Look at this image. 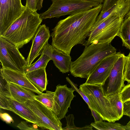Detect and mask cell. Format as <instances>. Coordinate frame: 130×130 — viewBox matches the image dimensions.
<instances>
[{"instance_id": "obj_15", "label": "cell", "mask_w": 130, "mask_h": 130, "mask_svg": "<svg viewBox=\"0 0 130 130\" xmlns=\"http://www.w3.org/2000/svg\"><path fill=\"white\" fill-rule=\"evenodd\" d=\"M0 74L7 82L17 84L38 94L43 93L31 83L25 73L2 68L0 69Z\"/></svg>"}, {"instance_id": "obj_24", "label": "cell", "mask_w": 130, "mask_h": 130, "mask_svg": "<svg viewBox=\"0 0 130 130\" xmlns=\"http://www.w3.org/2000/svg\"><path fill=\"white\" fill-rule=\"evenodd\" d=\"M54 92L46 91L45 93L35 95V99L45 105L52 110L54 102Z\"/></svg>"}, {"instance_id": "obj_42", "label": "cell", "mask_w": 130, "mask_h": 130, "mask_svg": "<svg viewBox=\"0 0 130 130\" xmlns=\"http://www.w3.org/2000/svg\"><path fill=\"white\" fill-rule=\"evenodd\" d=\"M129 117V118H130V116Z\"/></svg>"}, {"instance_id": "obj_39", "label": "cell", "mask_w": 130, "mask_h": 130, "mask_svg": "<svg viewBox=\"0 0 130 130\" xmlns=\"http://www.w3.org/2000/svg\"><path fill=\"white\" fill-rule=\"evenodd\" d=\"M126 62L129 61H130V53H129L128 55L126 56Z\"/></svg>"}, {"instance_id": "obj_4", "label": "cell", "mask_w": 130, "mask_h": 130, "mask_svg": "<svg viewBox=\"0 0 130 130\" xmlns=\"http://www.w3.org/2000/svg\"><path fill=\"white\" fill-rule=\"evenodd\" d=\"M79 89L88 97L91 108L100 115L103 120L115 122L120 120L107 96L104 95L101 85L83 83L80 85Z\"/></svg>"}, {"instance_id": "obj_11", "label": "cell", "mask_w": 130, "mask_h": 130, "mask_svg": "<svg viewBox=\"0 0 130 130\" xmlns=\"http://www.w3.org/2000/svg\"><path fill=\"white\" fill-rule=\"evenodd\" d=\"M75 91L72 88L68 87L67 85L59 84L56 86L52 111L60 120L66 117L75 96L73 93Z\"/></svg>"}, {"instance_id": "obj_14", "label": "cell", "mask_w": 130, "mask_h": 130, "mask_svg": "<svg viewBox=\"0 0 130 130\" xmlns=\"http://www.w3.org/2000/svg\"><path fill=\"white\" fill-rule=\"evenodd\" d=\"M42 53L50 57L55 66L63 73L70 71L71 57L70 55L66 54L48 43Z\"/></svg>"}, {"instance_id": "obj_1", "label": "cell", "mask_w": 130, "mask_h": 130, "mask_svg": "<svg viewBox=\"0 0 130 130\" xmlns=\"http://www.w3.org/2000/svg\"><path fill=\"white\" fill-rule=\"evenodd\" d=\"M102 3L90 9L69 15L60 20L52 30V45L70 55L72 48L77 44L85 47L92 28L102 10Z\"/></svg>"}, {"instance_id": "obj_9", "label": "cell", "mask_w": 130, "mask_h": 130, "mask_svg": "<svg viewBox=\"0 0 130 130\" xmlns=\"http://www.w3.org/2000/svg\"><path fill=\"white\" fill-rule=\"evenodd\" d=\"M21 0H0V36L24 12Z\"/></svg>"}, {"instance_id": "obj_31", "label": "cell", "mask_w": 130, "mask_h": 130, "mask_svg": "<svg viewBox=\"0 0 130 130\" xmlns=\"http://www.w3.org/2000/svg\"><path fill=\"white\" fill-rule=\"evenodd\" d=\"M124 78L128 84L130 83V61H126L124 71Z\"/></svg>"}, {"instance_id": "obj_34", "label": "cell", "mask_w": 130, "mask_h": 130, "mask_svg": "<svg viewBox=\"0 0 130 130\" xmlns=\"http://www.w3.org/2000/svg\"><path fill=\"white\" fill-rule=\"evenodd\" d=\"M123 115L130 116V101L123 103Z\"/></svg>"}, {"instance_id": "obj_16", "label": "cell", "mask_w": 130, "mask_h": 130, "mask_svg": "<svg viewBox=\"0 0 130 130\" xmlns=\"http://www.w3.org/2000/svg\"><path fill=\"white\" fill-rule=\"evenodd\" d=\"M130 10V1L119 0L107 10L103 12H100L92 28L113 16L119 15L124 18Z\"/></svg>"}, {"instance_id": "obj_38", "label": "cell", "mask_w": 130, "mask_h": 130, "mask_svg": "<svg viewBox=\"0 0 130 130\" xmlns=\"http://www.w3.org/2000/svg\"><path fill=\"white\" fill-rule=\"evenodd\" d=\"M88 1H92L99 3L100 4L103 3L105 0H87Z\"/></svg>"}, {"instance_id": "obj_27", "label": "cell", "mask_w": 130, "mask_h": 130, "mask_svg": "<svg viewBox=\"0 0 130 130\" xmlns=\"http://www.w3.org/2000/svg\"><path fill=\"white\" fill-rule=\"evenodd\" d=\"M120 94L123 103L130 100V83L125 85L121 91Z\"/></svg>"}, {"instance_id": "obj_12", "label": "cell", "mask_w": 130, "mask_h": 130, "mask_svg": "<svg viewBox=\"0 0 130 130\" xmlns=\"http://www.w3.org/2000/svg\"><path fill=\"white\" fill-rule=\"evenodd\" d=\"M122 53L116 52L103 60L90 75L85 84L102 85L109 76L114 64Z\"/></svg>"}, {"instance_id": "obj_29", "label": "cell", "mask_w": 130, "mask_h": 130, "mask_svg": "<svg viewBox=\"0 0 130 130\" xmlns=\"http://www.w3.org/2000/svg\"><path fill=\"white\" fill-rule=\"evenodd\" d=\"M27 122L21 121L17 126V127L20 129L22 130H37L38 126L36 125H31L27 123Z\"/></svg>"}, {"instance_id": "obj_41", "label": "cell", "mask_w": 130, "mask_h": 130, "mask_svg": "<svg viewBox=\"0 0 130 130\" xmlns=\"http://www.w3.org/2000/svg\"><path fill=\"white\" fill-rule=\"evenodd\" d=\"M127 0L130 1V0Z\"/></svg>"}, {"instance_id": "obj_6", "label": "cell", "mask_w": 130, "mask_h": 130, "mask_svg": "<svg viewBox=\"0 0 130 130\" xmlns=\"http://www.w3.org/2000/svg\"><path fill=\"white\" fill-rule=\"evenodd\" d=\"M124 19L119 15L113 16L92 28L87 40L88 45L92 43H111L118 36Z\"/></svg>"}, {"instance_id": "obj_20", "label": "cell", "mask_w": 130, "mask_h": 130, "mask_svg": "<svg viewBox=\"0 0 130 130\" xmlns=\"http://www.w3.org/2000/svg\"><path fill=\"white\" fill-rule=\"evenodd\" d=\"M118 36L121 39L122 45L130 51V18L125 17L122 25Z\"/></svg>"}, {"instance_id": "obj_19", "label": "cell", "mask_w": 130, "mask_h": 130, "mask_svg": "<svg viewBox=\"0 0 130 130\" xmlns=\"http://www.w3.org/2000/svg\"><path fill=\"white\" fill-rule=\"evenodd\" d=\"M45 69H39L25 74L31 83L41 92L46 90L48 83Z\"/></svg>"}, {"instance_id": "obj_2", "label": "cell", "mask_w": 130, "mask_h": 130, "mask_svg": "<svg viewBox=\"0 0 130 130\" xmlns=\"http://www.w3.org/2000/svg\"><path fill=\"white\" fill-rule=\"evenodd\" d=\"M116 53L111 43H92L85 47L76 60L71 61L70 72L74 77L87 79L103 60Z\"/></svg>"}, {"instance_id": "obj_43", "label": "cell", "mask_w": 130, "mask_h": 130, "mask_svg": "<svg viewBox=\"0 0 130 130\" xmlns=\"http://www.w3.org/2000/svg\"><path fill=\"white\" fill-rule=\"evenodd\" d=\"M129 101H130V100Z\"/></svg>"}, {"instance_id": "obj_18", "label": "cell", "mask_w": 130, "mask_h": 130, "mask_svg": "<svg viewBox=\"0 0 130 130\" xmlns=\"http://www.w3.org/2000/svg\"><path fill=\"white\" fill-rule=\"evenodd\" d=\"M6 87L10 94L9 98L21 103L35 99L33 92L17 84L7 82Z\"/></svg>"}, {"instance_id": "obj_25", "label": "cell", "mask_w": 130, "mask_h": 130, "mask_svg": "<svg viewBox=\"0 0 130 130\" xmlns=\"http://www.w3.org/2000/svg\"><path fill=\"white\" fill-rule=\"evenodd\" d=\"M66 118L67 121L66 126L63 128V130H84V126L82 127H78L74 123V117L72 114H69L66 116Z\"/></svg>"}, {"instance_id": "obj_30", "label": "cell", "mask_w": 130, "mask_h": 130, "mask_svg": "<svg viewBox=\"0 0 130 130\" xmlns=\"http://www.w3.org/2000/svg\"><path fill=\"white\" fill-rule=\"evenodd\" d=\"M119 0H105L101 12H103L107 10Z\"/></svg>"}, {"instance_id": "obj_13", "label": "cell", "mask_w": 130, "mask_h": 130, "mask_svg": "<svg viewBox=\"0 0 130 130\" xmlns=\"http://www.w3.org/2000/svg\"><path fill=\"white\" fill-rule=\"evenodd\" d=\"M50 36L49 27L45 24L40 25L33 38L31 47L26 60L27 67L32 64L37 57L42 54Z\"/></svg>"}, {"instance_id": "obj_33", "label": "cell", "mask_w": 130, "mask_h": 130, "mask_svg": "<svg viewBox=\"0 0 130 130\" xmlns=\"http://www.w3.org/2000/svg\"><path fill=\"white\" fill-rule=\"evenodd\" d=\"M0 116L1 119L7 123L10 124L14 122L12 117L7 113L1 112Z\"/></svg>"}, {"instance_id": "obj_35", "label": "cell", "mask_w": 130, "mask_h": 130, "mask_svg": "<svg viewBox=\"0 0 130 130\" xmlns=\"http://www.w3.org/2000/svg\"><path fill=\"white\" fill-rule=\"evenodd\" d=\"M91 111V114L93 117L95 122H98L103 121V120L102 118L97 112L94 110L92 108H89Z\"/></svg>"}, {"instance_id": "obj_5", "label": "cell", "mask_w": 130, "mask_h": 130, "mask_svg": "<svg viewBox=\"0 0 130 130\" xmlns=\"http://www.w3.org/2000/svg\"><path fill=\"white\" fill-rule=\"evenodd\" d=\"M52 4L48 10L40 14L43 20L72 15L87 10L99 5L98 2L87 0H51Z\"/></svg>"}, {"instance_id": "obj_10", "label": "cell", "mask_w": 130, "mask_h": 130, "mask_svg": "<svg viewBox=\"0 0 130 130\" xmlns=\"http://www.w3.org/2000/svg\"><path fill=\"white\" fill-rule=\"evenodd\" d=\"M28 107L40 119L45 129L63 130L62 124L51 110L35 99L22 103Z\"/></svg>"}, {"instance_id": "obj_23", "label": "cell", "mask_w": 130, "mask_h": 130, "mask_svg": "<svg viewBox=\"0 0 130 130\" xmlns=\"http://www.w3.org/2000/svg\"><path fill=\"white\" fill-rule=\"evenodd\" d=\"M51 60L50 57L46 54L42 53L38 59L35 62L31 64L27 68L25 71V73L39 69L46 68L49 61Z\"/></svg>"}, {"instance_id": "obj_21", "label": "cell", "mask_w": 130, "mask_h": 130, "mask_svg": "<svg viewBox=\"0 0 130 130\" xmlns=\"http://www.w3.org/2000/svg\"><path fill=\"white\" fill-rule=\"evenodd\" d=\"M90 125L96 129L99 130H125L124 125L115 122H94Z\"/></svg>"}, {"instance_id": "obj_28", "label": "cell", "mask_w": 130, "mask_h": 130, "mask_svg": "<svg viewBox=\"0 0 130 130\" xmlns=\"http://www.w3.org/2000/svg\"><path fill=\"white\" fill-rule=\"evenodd\" d=\"M0 108H1L11 111L9 98L1 93H0Z\"/></svg>"}, {"instance_id": "obj_8", "label": "cell", "mask_w": 130, "mask_h": 130, "mask_svg": "<svg viewBox=\"0 0 130 130\" xmlns=\"http://www.w3.org/2000/svg\"><path fill=\"white\" fill-rule=\"evenodd\" d=\"M126 58V56L122 53L114 64L109 76L101 85L105 96L120 93L125 86L124 71Z\"/></svg>"}, {"instance_id": "obj_22", "label": "cell", "mask_w": 130, "mask_h": 130, "mask_svg": "<svg viewBox=\"0 0 130 130\" xmlns=\"http://www.w3.org/2000/svg\"><path fill=\"white\" fill-rule=\"evenodd\" d=\"M107 96L116 111L119 119H120L123 115V103L121 100L120 93Z\"/></svg>"}, {"instance_id": "obj_7", "label": "cell", "mask_w": 130, "mask_h": 130, "mask_svg": "<svg viewBox=\"0 0 130 130\" xmlns=\"http://www.w3.org/2000/svg\"><path fill=\"white\" fill-rule=\"evenodd\" d=\"M0 61L2 68L3 69L25 73V70L27 68L26 60L19 49L1 36Z\"/></svg>"}, {"instance_id": "obj_40", "label": "cell", "mask_w": 130, "mask_h": 130, "mask_svg": "<svg viewBox=\"0 0 130 130\" xmlns=\"http://www.w3.org/2000/svg\"><path fill=\"white\" fill-rule=\"evenodd\" d=\"M128 17L130 18V10L126 15L125 17Z\"/></svg>"}, {"instance_id": "obj_37", "label": "cell", "mask_w": 130, "mask_h": 130, "mask_svg": "<svg viewBox=\"0 0 130 130\" xmlns=\"http://www.w3.org/2000/svg\"><path fill=\"white\" fill-rule=\"evenodd\" d=\"M124 128L125 130H130V120L125 125H124Z\"/></svg>"}, {"instance_id": "obj_17", "label": "cell", "mask_w": 130, "mask_h": 130, "mask_svg": "<svg viewBox=\"0 0 130 130\" xmlns=\"http://www.w3.org/2000/svg\"><path fill=\"white\" fill-rule=\"evenodd\" d=\"M11 111L27 122L37 124L42 128H45L39 118L27 107L14 99L9 98Z\"/></svg>"}, {"instance_id": "obj_26", "label": "cell", "mask_w": 130, "mask_h": 130, "mask_svg": "<svg viewBox=\"0 0 130 130\" xmlns=\"http://www.w3.org/2000/svg\"><path fill=\"white\" fill-rule=\"evenodd\" d=\"M66 79L67 82L71 85L72 88L75 91L77 92L81 96L84 100L88 105L89 108H90V103L88 99L83 92L80 89L78 88L77 85L76 84L74 83L68 77H66Z\"/></svg>"}, {"instance_id": "obj_36", "label": "cell", "mask_w": 130, "mask_h": 130, "mask_svg": "<svg viewBox=\"0 0 130 130\" xmlns=\"http://www.w3.org/2000/svg\"><path fill=\"white\" fill-rule=\"evenodd\" d=\"M43 0H39L37 10H40L42 7V4Z\"/></svg>"}, {"instance_id": "obj_3", "label": "cell", "mask_w": 130, "mask_h": 130, "mask_svg": "<svg viewBox=\"0 0 130 130\" xmlns=\"http://www.w3.org/2000/svg\"><path fill=\"white\" fill-rule=\"evenodd\" d=\"M37 11L26 7L22 14L1 37L19 49L22 48L34 37L42 21Z\"/></svg>"}, {"instance_id": "obj_32", "label": "cell", "mask_w": 130, "mask_h": 130, "mask_svg": "<svg viewBox=\"0 0 130 130\" xmlns=\"http://www.w3.org/2000/svg\"><path fill=\"white\" fill-rule=\"evenodd\" d=\"M39 0H26V7L33 10L37 11Z\"/></svg>"}]
</instances>
